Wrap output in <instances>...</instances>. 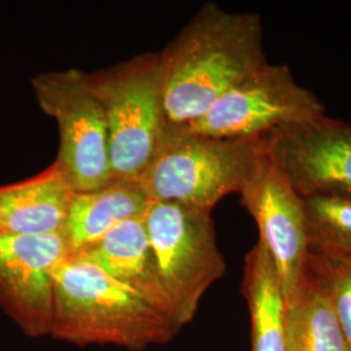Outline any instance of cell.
Returning a JSON list of instances; mask_svg holds the SVG:
<instances>
[{"label": "cell", "instance_id": "cell-1", "mask_svg": "<svg viewBox=\"0 0 351 351\" xmlns=\"http://www.w3.org/2000/svg\"><path fill=\"white\" fill-rule=\"evenodd\" d=\"M159 59L167 128L189 125L228 90L268 63L262 17L206 3Z\"/></svg>", "mask_w": 351, "mask_h": 351}, {"label": "cell", "instance_id": "cell-2", "mask_svg": "<svg viewBox=\"0 0 351 351\" xmlns=\"http://www.w3.org/2000/svg\"><path fill=\"white\" fill-rule=\"evenodd\" d=\"M51 336L75 345L143 350L180 332L164 314L94 264L68 256L53 274Z\"/></svg>", "mask_w": 351, "mask_h": 351}, {"label": "cell", "instance_id": "cell-3", "mask_svg": "<svg viewBox=\"0 0 351 351\" xmlns=\"http://www.w3.org/2000/svg\"><path fill=\"white\" fill-rule=\"evenodd\" d=\"M264 151V138H213L167 128L139 185L151 202L213 211L223 198L241 193Z\"/></svg>", "mask_w": 351, "mask_h": 351}, {"label": "cell", "instance_id": "cell-4", "mask_svg": "<svg viewBox=\"0 0 351 351\" xmlns=\"http://www.w3.org/2000/svg\"><path fill=\"white\" fill-rule=\"evenodd\" d=\"M86 82L106 116L112 180L138 181L167 129L159 53L86 73Z\"/></svg>", "mask_w": 351, "mask_h": 351}, {"label": "cell", "instance_id": "cell-5", "mask_svg": "<svg viewBox=\"0 0 351 351\" xmlns=\"http://www.w3.org/2000/svg\"><path fill=\"white\" fill-rule=\"evenodd\" d=\"M143 221L172 317L181 330L194 319L207 290L226 275L213 211L152 202Z\"/></svg>", "mask_w": 351, "mask_h": 351}, {"label": "cell", "instance_id": "cell-6", "mask_svg": "<svg viewBox=\"0 0 351 351\" xmlns=\"http://www.w3.org/2000/svg\"><path fill=\"white\" fill-rule=\"evenodd\" d=\"M32 88L40 110L59 128L53 162L75 193L101 188L112 180L106 116L91 93L86 73L69 68L34 75Z\"/></svg>", "mask_w": 351, "mask_h": 351}, {"label": "cell", "instance_id": "cell-7", "mask_svg": "<svg viewBox=\"0 0 351 351\" xmlns=\"http://www.w3.org/2000/svg\"><path fill=\"white\" fill-rule=\"evenodd\" d=\"M326 113L323 101L298 84L288 64L268 62L198 120L177 129L213 138L262 139Z\"/></svg>", "mask_w": 351, "mask_h": 351}, {"label": "cell", "instance_id": "cell-8", "mask_svg": "<svg viewBox=\"0 0 351 351\" xmlns=\"http://www.w3.org/2000/svg\"><path fill=\"white\" fill-rule=\"evenodd\" d=\"M239 197L276 264L287 303L306 274L310 252L303 198L267 151Z\"/></svg>", "mask_w": 351, "mask_h": 351}, {"label": "cell", "instance_id": "cell-9", "mask_svg": "<svg viewBox=\"0 0 351 351\" xmlns=\"http://www.w3.org/2000/svg\"><path fill=\"white\" fill-rule=\"evenodd\" d=\"M264 145L302 197H351V123L326 113L277 130Z\"/></svg>", "mask_w": 351, "mask_h": 351}, {"label": "cell", "instance_id": "cell-10", "mask_svg": "<svg viewBox=\"0 0 351 351\" xmlns=\"http://www.w3.org/2000/svg\"><path fill=\"white\" fill-rule=\"evenodd\" d=\"M69 256L60 234H0V307L30 337L50 335L58 265Z\"/></svg>", "mask_w": 351, "mask_h": 351}, {"label": "cell", "instance_id": "cell-11", "mask_svg": "<svg viewBox=\"0 0 351 351\" xmlns=\"http://www.w3.org/2000/svg\"><path fill=\"white\" fill-rule=\"evenodd\" d=\"M143 217L116 226L104 237L71 256L97 265L168 315L175 323Z\"/></svg>", "mask_w": 351, "mask_h": 351}, {"label": "cell", "instance_id": "cell-12", "mask_svg": "<svg viewBox=\"0 0 351 351\" xmlns=\"http://www.w3.org/2000/svg\"><path fill=\"white\" fill-rule=\"evenodd\" d=\"M73 194L53 164L23 181L0 185V234L63 233Z\"/></svg>", "mask_w": 351, "mask_h": 351}, {"label": "cell", "instance_id": "cell-13", "mask_svg": "<svg viewBox=\"0 0 351 351\" xmlns=\"http://www.w3.org/2000/svg\"><path fill=\"white\" fill-rule=\"evenodd\" d=\"M151 203L138 181L133 180H111L101 188L75 193L63 230L69 256L116 226L142 219Z\"/></svg>", "mask_w": 351, "mask_h": 351}, {"label": "cell", "instance_id": "cell-14", "mask_svg": "<svg viewBox=\"0 0 351 351\" xmlns=\"http://www.w3.org/2000/svg\"><path fill=\"white\" fill-rule=\"evenodd\" d=\"M242 293L250 313L252 351H288L282 284L261 239L245 256Z\"/></svg>", "mask_w": 351, "mask_h": 351}, {"label": "cell", "instance_id": "cell-15", "mask_svg": "<svg viewBox=\"0 0 351 351\" xmlns=\"http://www.w3.org/2000/svg\"><path fill=\"white\" fill-rule=\"evenodd\" d=\"M285 335L288 351H350L333 303L308 267L287 302Z\"/></svg>", "mask_w": 351, "mask_h": 351}, {"label": "cell", "instance_id": "cell-16", "mask_svg": "<svg viewBox=\"0 0 351 351\" xmlns=\"http://www.w3.org/2000/svg\"><path fill=\"white\" fill-rule=\"evenodd\" d=\"M311 254L351 259V197H302Z\"/></svg>", "mask_w": 351, "mask_h": 351}, {"label": "cell", "instance_id": "cell-17", "mask_svg": "<svg viewBox=\"0 0 351 351\" xmlns=\"http://www.w3.org/2000/svg\"><path fill=\"white\" fill-rule=\"evenodd\" d=\"M307 267L326 290L351 351V259L308 252Z\"/></svg>", "mask_w": 351, "mask_h": 351}]
</instances>
